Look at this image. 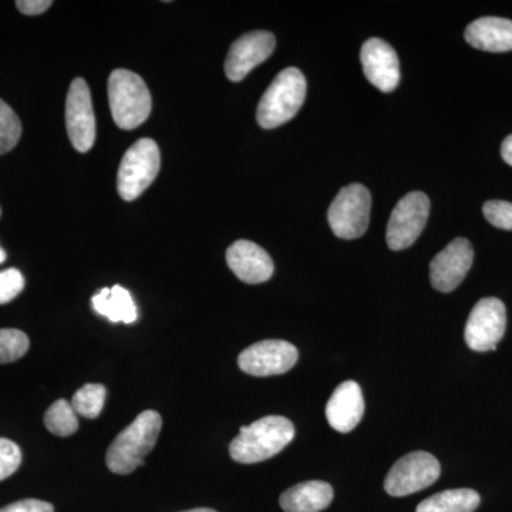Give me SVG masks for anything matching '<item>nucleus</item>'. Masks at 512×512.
<instances>
[{"label": "nucleus", "mask_w": 512, "mask_h": 512, "mask_svg": "<svg viewBox=\"0 0 512 512\" xmlns=\"http://www.w3.org/2000/svg\"><path fill=\"white\" fill-rule=\"evenodd\" d=\"M161 427L163 419L160 413L146 410L138 414L136 420L110 444L106 454L109 470L119 476H127L138 467L144 466V458L156 446Z\"/></svg>", "instance_id": "obj_1"}, {"label": "nucleus", "mask_w": 512, "mask_h": 512, "mask_svg": "<svg viewBox=\"0 0 512 512\" xmlns=\"http://www.w3.org/2000/svg\"><path fill=\"white\" fill-rule=\"evenodd\" d=\"M295 437V426L282 416H266L241 431L229 444L232 460L241 464H255L281 453Z\"/></svg>", "instance_id": "obj_2"}, {"label": "nucleus", "mask_w": 512, "mask_h": 512, "mask_svg": "<svg viewBox=\"0 0 512 512\" xmlns=\"http://www.w3.org/2000/svg\"><path fill=\"white\" fill-rule=\"evenodd\" d=\"M306 97V80L301 70L288 67L275 77L256 110L259 126L271 130L288 123L301 110Z\"/></svg>", "instance_id": "obj_3"}, {"label": "nucleus", "mask_w": 512, "mask_h": 512, "mask_svg": "<svg viewBox=\"0 0 512 512\" xmlns=\"http://www.w3.org/2000/svg\"><path fill=\"white\" fill-rule=\"evenodd\" d=\"M109 101L114 123L127 131L140 127L153 107L146 82L126 69H117L110 74Z\"/></svg>", "instance_id": "obj_4"}, {"label": "nucleus", "mask_w": 512, "mask_h": 512, "mask_svg": "<svg viewBox=\"0 0 512 512\" xmlns=\"http://www.w3.org/2000/svg\"><path fill=\"white\" fill-rule=\"evenodd\" d=\"M160 148L151 138H141L128 148L117 175V190L124 201H134L156 180L160 171Z\"/></svg>", "instance_id": "obj_5"}, {"label": "nucleus", "mask_w": 512, "mask_h": 512, "mask_svg": "<svg viewBox=\"0 0 512 512\" xmlns=\"http://www.w3.org/2000/svg\"><path fill=\"white\" fill-rule=\"evenodd\" d=\"M372 197L365 185L343 187L329 207L328 220L336 237L356 239L365 234L370 221Z\"/></svg>", "instance_id": "obj_6"}, {"label": "nucleus", "mask_w": 512, "mask_h": 512, "mask_svg": "<svg viewBox=\"0 0 512 512\" xmlns=\"http://www.w3.org/2000/svg\"><path fill=\"white\" fill-rule=\"evenodd\" d=\"M439 460L426 451H414L397 460L387 473L384 490L392 497H406L439 480Z\"/></svg>", "instance_id": "obj_7"}, {"label": "nucleus", "mask_w": 512, "mask_h": 512, "mask_svg": "<svg viewBox=\"0 0 512 512\" xmlns=\"http://www.w3.org/2000/svg\"><path fill=\"white\" fill-rule=\"evenodd\" d=\"M430 214V200L424 192L414 191L397 202L387 224L386 241L393 251L412 247L420 237Z\"/></svg>", "instance_id": "obj_8"}, {"label": "nucleus", "mask_w": 512, "mask_h": 512, "mask_svg": "<svg viewBox=\"0 0 512 512\" xmlns=\"http://www.w3.org/2000/svg\"><path fill=\"white\" fill-rule=\"evenodd\" d=\"M507 328V309L500 299L484 298L476 303L466 323L464 339L476 352L497 349Z\"/></svg>", "instance_id": "obj_9"}, {"label": "nucleus", "mask_w": 512, "mask_h": 512, "mask_svg": "<svg viewBox=\"0 0 512 512\" xmlns=\"http://www.w3.org/2000/svg\"><path fill=\"white\" fill-rule=\"evenodd\" d=\"M66 128L73 147L79 153L92 150L96 141V117H94L92 94L82 77L70 84L66 99Z\"/></svg>", "instance_id": "obj_10"}, {"label": "nucleus", "mask_w": 512, "mask_h": 512, "mask_svg": "<svg viewBox=\"0 0 512 512\" xmlns=\"http://www.w3.org/2000/svg\"><path fill=\"white\" fill-rule=\"evenodd\" d=\"M298 349L286 340H262L238 357L242 372L256 377L284 375L298 362Z\"/></svg>", "instance_id": "obj_11"}, {"label": "nucleus", "mask_w": 512, "mask_h": 512, "mask_svg": "<svg viewBox=\"0 0 512 512\" xmlns=\"http://www.w3.org/2000/svg\"><path fill=\"white\" fill-rule=\"evenodd\" d=\"M474 249L466 238L451 241L430 264L431 285L439 292H453L473 266Z\"/></svg>", "instance_id": "obj_12"}, {"label": "nucleus", "mask_w": 512, "mask_h": 512, "mask_svg": "<svg viewBox=\"0 0 512 512\" xmlns=\"http://www.w3.org/2000/svg\"><path fill=\"white\" fill-rule=\"evenodd\" d=\"M275 36L265 30L247 33L232 43L227 60L225 73L231 82H241L251 70L264 63L274 53Z\"/></svg>", "instance_id": "obj_13"}, {"label": "nucleus", "mask_w": 512, "mask_h": 512, "mask_svg": "<svg viewBox=\"0 0 512 512\" xmlns=\"http://www.w3.org/2000/svg\"><path fill=\"white\" fill-rule=\"evenodd\" d=\"M360 60L366 79L380 92L390 93L399 86V57L389 43L372 37L362 46Z\"/></svg>", "instance_id": "obj_14"}, {"label": "nucleus", "mask_w": 512, "mask_h": 512, "mask_svg": "<svg viewBox=\"0 0 512 512\" xmlns=\"http://www.w3.org/2000/svg\"><path fill=\"white\" fill-rule=\"evenodd\" d=\"M227 262L231 271L245 284H262L274 275V262L268 252L245 239L228 248Z\"/></svg>", "instance_id": "obj_15"}, {"label": "nucleus", "mask_w": 512, "mask_h": 512, "mask_svg": "<svg viewBox=\"0 0 512 512\" xmlns=\"http://www.w3.org/2000/svg\"><path fill=\"white\" fill-rule=\"evenodd\" d=\"M363 414L365 399L359 384L353 380L339 384L326 406V419L330 427L339 433H349L356 429Z\"/></svg>", "instance_id": "obj_16"}, {"label": "nucleus", "mask_w": 512, "mask_h": 512, "mask_svg": "<svg viewBox=\"0 0 512 512\" xmlns=\"http://www.w3.org/2000/svg\"><path fill=\"white\" fill-rule=\"evenodd\" d=\"M468 45L483 52L504 53L512 50V20L480 18L467 26Z\"/></svg>", "instance_id": "obj_17"}, {"label": "nucleus", "mask_w": 512, "mask_h": 512, "mask_svg": "<svg viewBox=\"0 0 512 512\" xmlns=\"http://www.w3.org/2000/svg\"><path fill=\"white\" fill-rule=\"evenodd\" d=\"M333 501V488L325 481H306L286 490L279 498L285 512H320Z\"/></svg>", "instance_id": "obj_18"}, {"label": "nucleus", "mask_w": 512, "mask_h": 512, "mask_svg": "<svg viewBox=\"0 0 512 512\" xmlns=\"http://www.w3.org/2000/svg\"><path fill=\"white\" fill-rule=\"evenodd\" d=\"M92 305L94 311L113 323L123 322L130 325L138 319L137 306L133 301V296L120 285L101 289L93 296Z\"/></svg>", "instance_id": "obj_19"}, {"label": "nucleus", "mask_w": 512, "mask_h": 512, "mask_svg": "<svg viewBox=\"0 0 512 512\" xmlns=\"http://www.w3.org/2000/svg\"><path fill=\"white\" fill-rule=\"evenodd\" d=\"M481 503L480 494L470 488L441 491L426 498L416 512H474Z\"/></svg>", "instance_id": "obj_20"}, {"label": "nucleus", "mask_w": 512, "mask_h": 512, "mask_svg": "<svg viewBox=\"0 0 512 512\" xmlns=\"http://www.w3.org/2000/svg\"><path fill=\"white\" fill-rule=\"evenodd\" d=\"M45 424L50 433L59 437H69L79 429L77 413L72 403L60 399L49 407L45 414Z\"/></svg>", "instance_id": "obj_21"}, {"label": "nucleus", "mask_w": 512, "mask_h": 512, "mask_svg": "<svg viewBox=\"0 0 512 512\" xmlns=\"http://www.w3.org/2000/svg\"><path fill=\"white\" fill-rule=\"evenodd\" d=\"M104 400H106V387L89 383L74 393L72 406L79 416L96 419L103 410Z\"/></svg>", "instance_id": "obj_22"}, {"label": "nucleus", "mask_w": 512, "mask_h": 512, "mask_svg": "<svg viewBox=\"0 0 512 512\" xmlns=\"http://www.w3.org/2000/svg\"><path fill=\"white\" fill-rule=\"evenodd\" d=\"M22 137V123L18 114L0 99V156L9 153Z\"/></svg>", "instance_id": "obj_23"}, {"label": "nucleus", "mask_w": 512, "mask_h": 512, "mask_svg": "<svg viewBox=\"0 0 512 512\" xmlns=\"http://www.w3.org/2000/svg\"><path fill=\"white\" fill-rule=\"evenodd\" d=\"M28 335L19 329H0V365L19 360L28 353Z\"/></svg>", "instance_id": "obj_24"}, {"label": "nucleus", "mask_w": 512, "mask_h": 512, "mask_svg": "<svg viewBox=\"0 0 512 512\" xmlns=\"http://www.w3.org/2000/svg\"><path fill=\"white\" fill-rule=\"evenodd\" d=\"M22 464V451L12 440L0 439V481L16 473Z\"/></svg>", "instance_id": "obj_25"}, {"label": "nucleus", "mask_w": 512, "mask_h": 512, "mask_svg": "<svg viewBox=\"0 0 512 512\" xmlns=\"http://www.w3.org/2000/svg\"><path fill=\"white\" fill-rule=\"evenodd\" d=\"M483 212L484 217L493 227L512 231V202L487 201Z\"/></svg>", "instance_id": "obj_26"}, {"label": "nucleus", "mask_w": 512, "mask_h": 512, "mask_svg": "<svg viewBox=\"0 0 512 512\" xmlns=\"http://www.w3.org/2000/svg\"><path fill=\"white\" fill-rule=\"evenodd\" d=\"M25 288V278L16 268L0 271V305L12 302Z\"/></svg>", "instance_id": "obj_27"}, {"label": "nucleus", "mask_w": 512, "mask_h": 512, "mask_svg": "<svg viewBox=\"0 0 512 512\" xmlns=\"http://www.w3.org/2000/svg\"><path fill=\"white\" fill-rule=\"evenodd\" d=\"M0 512H55V507L50 503H46V501L29 498V500L6 505Z\"/></svg>", "instance_id": "obj_28"}, {"label": "nucleus", "mask_w": 512, "mask_h": 512, "mask_svg": "<svg viewBox=\"0 0 512 512\" xmlns=\"http://www.w3.org/2000/svg\"><path fill=\"white\" fill-rule=\"evenodd\" d=\"M52 5L53 2L50 0H18L16 2V8L26 16L42 15Z\"/></svg>", "instance_id": "obj_29"}, {"label": "nucleus", "mask_w": 512, "mask_h": 512, "mask_svg": "<svg viewBox=\"0 0 512 512\" xmlns=\"http://www.w3.org/2000/svg\"><path fill=\"white\" fill-rule=\"evenodd\" d=\"M501 157L512 167V134L505 138L503 146H501Z\"/></svg>", "instance_id": "obj_30"}, {"label": "nucleus", "mask_w": 512, "mask_h": 512, "mask_svg": "<svg viewBox=\"0 0 512 512\" xmlns=\"http://www.w3.org/2000/svg\"><path fill=\"white\" fill-rule=\"evenodd\" d=\"M184 512H217V511L211 510V508H195V510L184 511Z\"/></svg>", "instance_id": "obj_31"}, {"label": "nucleus", "mask_w": 512, "mask_h": 512, "mask_svg": "<svg viewBox=\"0 0 512 512\" xmlns=\"http://www.w3.org/2000/svg\"><path fill=\"white\" fill-rule=\"evenodd\" d=\"M6 261V252L3 251L2 248H0V264H3V262Z\"/></svg>", "instance_id": "obj_32"}, {"label": "nucleus", "mask_w": 512, "mask_h": 512, "mask_svg": "<svg viewBox=\"0 0 512 512\" xmlns=\"http://www.w3.org/2000/svg\"><path fill=\"white\" fill-rule=\"evenodd\" d=\"M0 215H2V211H0Z\"/></svg>", "instance_id": "obj_33"}]
</instances>
